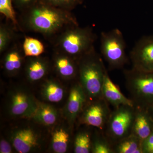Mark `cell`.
Returning a JSON list of instances; mask_svg holds the SVG:
<instances>
[{
    "label": "cell",
    "mask_w": 153,
    "mask_h": 153,
    "mask_svg": "<svg viewBox=\"0 0 153 153\" xmlns=\"http://www.w3.org/2000/svg\"><path fill=\"white\" fill-rule=\"evenodd\" d=\"M23 13L25 29L48 38H54L67 28L79 25L71 11L41 1Z\"/></svg>",
    "instance_id": "6da1fadb"
},
{
    "label": "cell",
    "mask_w": 153,
    "mask_h": 153,
    "mask_svg": "<svg viewBox=\"0 0 153 153\" xmlns=\"http://www.w3.org/2000/svg\"><path fill=\"white\" fill-rule=\"evenodd\" d=\"M103 58L95 48L78 60V79L88 99L102 97V90L108 72Z\"/></svg>",
    "instance_id": "7a4b0ae2"
},
{
    "label": "cell",
    "mask_w": 153,
    "mask_h": 153,
    "mask_svg": "<svg viewBox=\"0 0 153 153\" xmlns=\"http://www.w3.org/2000/svg\"><path fill=\"white\" fill-rule=\"evenodd\" d=\"M96 36L92 28L71 26L54 38L55 50L78 60L94 48Z\"/></svg>",
    "instance_id": "3957f363"
},
{
    "label": "cell",
    "mask_w": 153,
    "mask_h": 153,
    "mask_svg": "<svg viewBox=\"0 0 153 153\" xmlns=\"http://www.w3.org/2000/svg\"><path fill=\"white\" fill-rule=\"evenodd\" d=\"M125 85L134 106L147 108L153 104V72L132 68L124 71Z\"/></svg>",
    "instance_id": "277c9868"
},
{
    "label": "cell",
    "mask_w": 153,
    "mask_h": 153,
    "mask_svg": "<svg viewBox=\"0 0 153 153\" xmlns=\"http://www.w3.org/2000/svg\"><path fill=\"white\" fill-rule=\"evenodd\" d=\"M126 49V44L123 34L119 29L101 33L100 53L110 70L121 69L128 63Z\"/></svg>",
    "instance_id": "5b68a950"
},
{
    "label": "cell",
    "mask_w": 153,
    "mask_h": 153,
    "mask_svg": "<svg viewBox=\"0 0 153 153\" xmlns=\"http://www.w3.org/2000/svg\"><path fill=\"white\" fill-rule=\"evenodd\" d=\"M135 106L122 105L111 111L104 130L105 135L113 145L132 134Z\"/></svg>",
    "instance_id": "8992f818"
},
{
    "label": "cell",
    "mask_w": 153,
    "mask_h": 153,
    "mask_svg": "<svg viewBox=\"0 0 153 153\" xmlns=\"http://www.w3.org/2000/svg\"><path fill=\"white\" fill-rule=\"evenodd\" d=\"M109 105L102 97L88 99L78 117L79 123L104 130L111 112Z\"/></svg>",
    "instance_id": "52a82bcc"
},
{
    "label": "cell",
    "mask_w": 153,
    "mask_h": 153,
    "mask_svg": "<svg viewBox=\"0 0 153 153\" xmlns=\"http://www.w3.org/2000/svg\"><path fill=\"white\" fill-rule=\"evenodd\" d=\"M37 103L38 101L32 94L21 88L12 89L7 96V110L12 117H32Z\"/></svg>",
    "instance_id": "ba28073f"
},
{
    "label": "cell",
    "mask_w": 153,
    "mask_h": 153,
    "mask_svg": "<svg viewBox=\"0 0 153 153\" xmlns=\"http://www.w3.org/2000/svg\"><path fill=\"white\" fill-rule=\"evenodd\" d=\"M132 68L153 72V35L145 36L136 43L130 53Z\"/></svg>",
    "instance_id": "9c48e42d"
},
{
    "label": "cell",
    "mask_w": 153,
    "mask_h": 153,
    "mask_svg": "<svg viewBox=\"0 0 153 153\" xmlns=\"http://www.w3.org/2000/svg\"><path fill=\"white\" fill-rule=\"evenodd\" d=\"M13 147L19 153H28L36 150L41 145L40 134L33 128L23 127L14 129L10 135Z\"/></svg>",
    "instance_id": "30bf717a"
},
{
    "label": "cell",
    "mask_w": 153,
    "mask_h": 153,
    "mask_svg": "<svg viewBox=\"0 0 153 153\" xmlns=\"http://www.w3.org/2000/svg\"><path fill=\"white\" fill-rule=\"evenodd\" d=\"M87 100V96L78 80L70 89L65 107V115L71 126L79 117Z\"/></svg>",
    "instance_id": "8fae6325"
},
{
    "label": "cell",
    "mask_w": 153,
    "mask_h": 153,
    "mask_svg": "<svg viewBox=\"0 0 153 153\" xmlns=\"http://www.w3.org/2000/svg\"><path fill=\"white\" fill-rule=\"evenodd\" d=\"M52 60L54 70L60 78L66 80L78 78V60L57 50H55Z\"/></svg>",
    "instance_id": "7c38bea8"
},
{
    "label": "cell",
    "mask_w": 153,
    "mask_h": 153,
    "mask_svg": "<svg viewBox=\"0 0 153 153\" xmlns=\"http://www.w3.org/2000/svg\"><path fill=\"white\" fill-rule=\"evenodd\" d=\"M26 57L22 47L14 44L5 51L2 61L4 72L9 76H16L20 73L24 65Z\"/></svg>",
    "instance_id": "4fadbf2b"
},
{
    "label": "cell",
    "mask_w": 153,
    "mask_h": 153,
    "mask_svg": "<svg viewBox=\"0 0 153 153\" xmlns=\"http://www.w3.org/2000/svg\"><path fill=\"white\" fill-rule=\"evenodd\" d=\"M102 94L108 103L114 108L122 105L134 106L132 100L124 95L119 86L111 79L108 72L105 77Z\"/></svg>",
    "instance_id": "5bb4252c"
},
{
    "label": "cell",
    "mask_w": 153,
    "mask_h": 153,
    "mask_svg": "<svg viewBox=\"0 0 153 153\" xmlns=\"http://www.w3.org/2000/svg\"><path fill=\"white\" fill-rule=\"evenodd\" d=\"M135 106V115L132 134L142 141L153 132V120L147 108Z\"/></svg>",
    "instance_id": "9a60e30c"
},
{
    "label": "cell",
    "mask_w": 153,
    "mask_h": 153,
    "mask_svg": "<svg viewBox=\"0 0 153 153\" xmlns=\"http://www.w3.org/2000/svg\"><path fill=\"white\" fill-rule=\"evenodd\" d=\"M50 67V62L45 57H29L25 65V76L29 82H38L47 76Z\"/></svg>",
    "instance_id": "2e32d148"
},
{
    "label": "cell",
    "mask_w": 153,
    "mask_h": 153,
    "mask_svg": "<svg viewBox=\"0 0 153 153\" xmlns=\"http://www.w3.org/2000/svg\"><path fill=\"white\" fill-rule=\"evenodd\" d=\"M32 118L36 122L45 126L53 125L58 118V112L54 106L38 101L37 108Z\"/></svg>",
    "instance_id": "e0dca14e"
},
{
    "label": "cell",
    "mask_w": 153,
    "mask_h": 153,
    "mask_svg": "<svg viewBox=\"0 0 153 153\" xmlns=\"http://www.w3.org/2000/svg\"><path fill=\"white\" fill-rule=\"evenodd\" d=\"M65 90L59 81L54 79L45 80L42 85L41 94L42 97L47 102H58L64 97Z\"/></svg>",
    "instance_id": "ac0fdd59"
},
{
    "label": "cell",
    "mask_w": 153,
    "mask_h": 153,
    "mask_svg": "<svg viewBox=\"0 0 153 153\" xmlns=\"http://www.w3.org/2000/svg\"><path fill=\"white\" fill-rule=\"evenodd\" d=\"M142 141L131 134L113 145L114 153H143Z\"/></svg>",
    "instance_id": "d6986e66"
},
{
    "label": "cell",
    "mask_w": 153,
    "mask_h": 153,
    "mask_svg": "<svg viewBox=\"0 0 153 153\" xmlns=\"http://www.w3.org/2000/svg\"><path fill=\"white\" fill-rule=\"evenodd\" d=\"M92 135L88 129L79 130L75 135L74 143L75 153H91Z\"/></svg>",
    "instance_id": "ffe728a7"
},
{
    "label": "cell",
    "mask_w": 153,
    "mask_h": 153,
    "mask_svg": "<svg viewBox=\"0 0 153 153\" xmlns=\"http://www.w3.org/2000/svg\"><path fill=\"white\" fill-rule=\"evenodd\" d=\"M91 153H114L112 145L103 131L99 129L92 135Z\"/></svg>",
    "instance_id": "44dd1931"
},
{
    "label": "cell",
    "mask_w": 153,
    "mask_h": 153,
    "mask_svg": "<svg viewBox=\"0 0 153 153\" xmlns=\"http://www.w3.org/2000/svg\"><path fill=\"white\" fill-rule=\"evenodd\" d=\"M69 133L65 129L58 128L52 135L51 148L54 152L64 153L67 152L69 141Z\"/></svg>",
    "instance_id": "7402d4cb"
},
{
    "label": "cell",
    "mask_w": 153,
    "mask_h": 153,
    "mask_svg": "<svg viewBox=\"0 0 153 153\" xmlns=\"http://www.w3.org/2000/svg\"><path fill=\"white\" fill-rule=\"evenodd\" d=\"M22 47L26 57H39L45 50L43 43L38 39L32 37H25Z\"/></svg>",
    "instance_id": "603a6c76"
},
{
    "label": "cell",
    "mask_w": 153,
    "mask_h": 153,
    "mask_svg": "<svg viewBox=\"0 0 153 153\" xmlns=\"http://www.w3.org/2000/svg\"><path fill=\"white\" fill-rule=\"evenodd\" d=\"M15 34L12 28L7 24L0 25V53H4L10 47L13 40Z\"/></svg>",
    "instance_id": "cb8c5ba5"
},
{
    "label": "cell",
    "mask_w": 153,
    "mask_h": 153,
    "mask_svg": "<svg viewBox=\"0 0 153 153\" xmlns=\"http://www.w3.org/2000/svg\"><path fill=\"white\" fill-rule=\"evenodd\" d=\"M13 3V0H0V13L10 21L15 27H16L18 22Z\"/></svg>",
    "instance_id": "d4e9b609"
},
{
    "label": "cell",
    "mask_w": 153,
    "mask_h": 153,
    "mask_svg": "<svg viewBox=\"0 0 153 153\" xmlns=\"http://www.w3.org/2000/svg\"><path fill=\"white\" fill-rule=\"evenodd\" d=\"M40 1L56 7L71 11L77 6L82 4L84 0H40Z\"/></svg>",
    "instance_id": "484cf974"
},
{
    "label": "cell",
    "mask_w": 153,
    "mask_h": 153,
    "mask_svg": "<svg viewBox=\"0 0 153 153\" xmlns=\"http://www.w3.org/2000/svg\"><path fill=\"white\" fill-rule=\"evenodd\" d=\"M40 0H13L16 7L22 12L27 10L36 4Z\"/></svg>",
    "instance_id": "4316f807"
},
{
    "label": "cell",
    "mask_w": 153,
    "mask_h": 153,
    "mask_svg": "<svg viewBox=\"0 0 153 153\" xmlns=\"http://www.w3.org/2000/svg\"><path fill=\"white\" fill-rule=\"evenodd\" d=\"M143 153H153V132L142 143Z\"/></svg>",
    "instance_id": "83f0119b"
},
{
    "label": "cell",
    "mask_w": 153,
    "mask_h": 153,
    "mask_svg": "<svg viewBox=\"0 0 153 153\" xmlns=\"http://www.w3.org/2000/svg\"><path fill=\"white\" fill-rule=\"evenodd\" d=\"M12 146L10 143L5 139L1 140L0 141V153H11L12 152Z\"/></svg>",
    "instance_id": "f1b7e54d"
}]
</instances>
